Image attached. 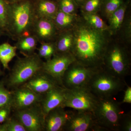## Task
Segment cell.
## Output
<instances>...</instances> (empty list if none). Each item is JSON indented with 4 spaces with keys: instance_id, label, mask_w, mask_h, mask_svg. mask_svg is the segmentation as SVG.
Here are the masks:
<instances>
[{
    "instance_id": "cell-1",
    "label": "cell",
    "mask_w": 131,
    "mask_h": 131,
    "mask_svg": "<svg viewBox=\"0 0 131 131\" xmlns=\"http://www.w3.org/2000/svg\"><path fill=\"white\" fill-rule=\"evenodd\" d=\"M72 31L74 41L71 52L76 61L93 69H103L105 54L113 38L109 31L93 28L81 15Z\"/></svg>"
},
{
    "instance_id": "cell-2",
    "label": "cell",
    "mask_w": 131,
    "mask_h": 131,
    "mask_svg": "<svg viewBox=\"0 0 131 131\" xmlns=\"http://www.w3.org/2000/svg\"><path fill=\"white\" fill-rule=\"evenodd\" d=\"M10 4L9 24L7 35L17 40L31 34L37 16L33 0H21Z\"/></svg>"
},
{
    "instance_id": "cell-3",
    "label": "cell",
    "mask_w": 131,
    "mask_h": 131,
    "mask_svg": "<svg viewBox=\"0 0 131 131\" xmlns=\"http://www.w3.org/2000/svg\"><path fill=\"white\" fill-rule=\"evenodd\" d=\"M130 47L113 37L104 56L103 69L111 74L125 80L130 74Z\"/></svg>"
},
{
    "instance_id": "cell-4",
    "label": "cell",
    "mask_w": 131,
    "mask_h": 131,
    "mask_svg": "<svg viewBox=\"0 0 131 131\" xmlns=\"http://www.w3.org/2000/svg\"><path fill=\"white\" fill-rule=\"evenodd\" d=\"M120 103L113 96L98 98L93 114L97 124L106 131H120L124 114Z\"/></svg>"
},
{
    "instance_id": "cell-5",
    "label": "cell",
    "mask_w": 131,
    "mask_h": 131,
    "mask_svg": "<svg viewBox=\"0 0 131 131\" xmlns=\"http://www.w3.org/2000/svg\"><path fill=\"white\" fill-rule=\"evenodd\" d=\"M43 63L35 53L18 59L8 79V86L14 89L21 86L42 71Z\"/></svg>"
},
{
    "instance_id": "cell-6",
    "label": "cell",
    "mask_w": 131,
    "mask_h": 131,
    "mask_svg": "<svg viewBox=\"0 0 131 131\" xmlns=\"http://www.w3.org/2000/svg\"><path fill=\"white\" fill-rule=\"evenodd\" d=\"M127 86L125 80L107 72L103 69L98 71L87 87L98 98L113 97Z\"/></svg>"
},
{
    "instance_id": "cell-7",
    "label": "cell",
    "mask_w": 131,
    "mask_h": 131,
    "mask_svg": "<svg viewBox=\"0 0 131 131\" xmlns=\"http://www.w3.org/2000/svg\"><path fill=\"white\" fill-rule=\"evenodd\" d=\"M98 100V97L87 87L65 88V98L62 107L93 113Z\"/></svg>"
},
{
    "instance_id": "cell-8",
    "label": "cell",
    "mask_w": 131,
    "mask_h": 131,
    "mask_svg": "<svg viewBox=\"0 0 131 131\" xmlns=\"http://www.w3.org/2000/svg\"><path fill=\"white\" fill-rule=\"evenodd\" d=\"M100 70L87 67L75 61L64 75L63 86L68 89L87 87L93 76Z\"/></svg>"
},
{
    "instance_id": "cell-9",
    "label": "cell",
    "mask_w": 131,
    "mask_h": 131,
    "mask_svg": "<svg viewBox=\"0 0 131 131\" xmlns=\"http://www.w3.org/2000/svg\"><path fill=\"white\" fill-rule=\"evenodd\" d=\"M63 130L106 131L97 124L93 113L75 110L70 111L69 117Z\"/></svg>"
},
{
    "instance_id": "cell-10",
    "label": "cell",
    "mask_w": 131,
    "mask_h": 131,
    "mask_svg": "<svg viewBox=\"0 0 131 131\" xmlns=\"http://www.w3.org/2000/svg\"><path fill=\"white\" fill-rule=\"evenodd\" d=\"M75 61L74 57L71 52L56 53L51 58L44 62L42 71L63 87L62 81L64 75L69 66Z\"/></svg>"
},
{
    "instance_id": "cell-11",
    "label": "cell",
    "mask_w": 131,
    "mask_h": 131,
    "mask_svg": "<svg viewBox=\"0 0 131 131\" xmlns=\"http://www.w3.org/2000/svg\"><path fill=\"white\" fill-rule=\"evenodd\" d=\"M15 117L27 131H40L44 129L45 117L40 105L16 111Z\"/></svg>"
},
{
    "instance_id": "cell-12",
    "label": "cell",
    "mask_w": 131,
    "mask_h": 131,
    "mask_svg": "<svg viewBox=\"0 0 131 131\" xmlns=\"http://www.w3.org/2000/svg\"><path fill=\"white\" fill-rule=\"evenodd\" d=\"M15 89L12 92V105L16 111L40 103L42 100L43 95L35 93L25 87L21 86Z\"/></svg>"
},
{
    "instance_id": "cell-13",
    "label": "cell",
    "mask_w": 131,
    "mask_h": 131,
    "mask_svg": "<svg viewBox=\"0 0 131 131\" xmlns=\"http://www.w3.org/2000/svg\"><path fill=\"white\" fill-rule=\"evenodd\" d=\"M59 32L52 20L37 17L31 34L34 35L38 42L42 43L54 42Z\"/></svg>"
},
{
    "instance_id": "cell-14",
    "label": "cell",
    "mask_w": 131,
    "mask_h": 131,
    "mask_svg": "<svg viewBox=\"0 0 131 131\" xmlns=\"http://www.w3.org/2000/svg\"><path fill=\"white\" fill-rule=\"evenodd\" d=\"M58 86L60 85L54 78L42 71L21 86L37 93L43 95Z\"/></svg>"
},
{
    "instance_id": "cell-15",
    "label": "cell",
    "mask_w": 131,
    "mask_h": 131,
    "mask_svg": "<svg viewBox=\"0 0 131 131\" xmlns=\"http://www.w3.org/2000/svg\"><path fill=\"white\" fill-rule=\"evenodd\" d=\"M65 94V88L58 86L43 94L40 105L45 117L50 111L62 106L64 100Z\"/></svg>"
},
{
    "instance_id": "cell-16",
    "label": "cell",
    "mask_w": 131,
    "mask_h": 131,
    "mask_svg": "<svg viewBox=\"0 0 131 131\" xmlns=\"http://www.w3.org/2000/svg\"><path fill=\"white\" fill-rule=\"evenodd\" d=\"M59 107L50 112L45 118L44 129L46 131H60L63 130L67 123L70 111Z\"/></svg>"
},
{
    "instance_id": "cell-17",
    "label": "cell",
    "mask_w": 131,
    "mask_h": 131,
    "mask_svg": "<svg viewBox=\"0 0 131 131\" xmlns=\"http://www.w3.org/2000/svg\"><path fill=\"white\" fill-rule=\"evenodd\" d=\"M35 14L38 18L52 20L58 11L56 0H33Z\"/></svg>"
},
{
    "instance_id": "cell-18",
    "label": "cell",
    "mask_w": 131,
    "mask_h": 131,
    "mask_svg": "<svg viewBox=\"0 0 131 131\" xmlns=\"http://www.w3.org/2000/svg\"><path fill=\"white\" fill-rule=\"evenodd\" d=\"M131 0H125L123 4L108 18V31L113 37H115L124 21L127 9L131 6Z\"/></svg>"
},
{
    "instance_id": "cell-19",
    "label": "cell",
    "mask_w": 131,
    "mask_h": 131,
    "mask_svg": "<svg viewBox=\"0 0 131 131\" xmlns=\"http://www.w3.org/2000/svg\"><path fill=\"white\" fill-rule=\"evenodd\" d=\"M73 41L74 37L72 29L59 32L54 42L56 53L71 52L73 46Z\"/></svg>"
},
{
    "instance_id": "cell-20",
    "label": "cell",
    "mask_w": 131,
    "mask_h": 131,
    "mask_svg": "<svg viewBox=\"0 0 131 131\" xmlns=\"http://www.w3.org/2000/svg\"><path fill=\"white\" fill-rule=\"evenodd\" d=\"M16 41L15 46L24 56L34 54L39 43L37 38L32 34L22 36Z\"/></svg>"
},
{
    "instance_id": "cell-21",
    "label": "cell",
    "mask_w": 131,
    "mask_h": 131,
    "mask_svg": "<svg viewBox=\"0 0 131 131\" xmlns=\"http://www.w3.org/2000/svg\"><path fill=\"white\" fill-rule=\"evenodd\" d=\"M79 16L78 14H68L58 10L53 21L59 32L62 31L72 29Z\"/></svg>"
},
{
    "instance_id": "cell-22",
    "label": "cell",
    "mask_w": 131,
    "mask_h": 131,
    "mask_svg": "<svg viewBox=\"0 0 131 131\" xmlns=\"http://www.w3.org/2000/svg\"><path fill=\"white\" fill-rule=\"evenodd\" d=\"M130 47L131 43V6L127 10L124 21L117 35L114 37Z\"/></svg>"
},
{
    "instance_id": "cell-23",
    "label": "cell",
    "mask_w": 131,
    "mask_h": 131,
    "mask_svg": "<svg viewBox=\"0 0 131 131\" xmlns=\"http://www.w3.org/2000/svg\"><path fill=\"white\" fill-rule=\"evenodd\" d=\"M17 49L7 42L0 45V62L5 69H9V63L16 56Z\"/></svg>"
},
{
    "instance_id": "cell-24",
    "label": "cell",
    "mask_w": 131,
    "mask_h": 131,
    "mask_svg": "<svg viewBox=\"0 0 131 131\" xmlns=\"http://www.w3.org/2000/svg\"><path fill=\"white\" fill-rule=\"evenodd\" d=\"M81 16L93 28L100 30L108 31L107 24H106L98 13H81Z\"/></svg>"
},
{
    "instance_id": "cell-25",
    "label": "cell",
    "mask_w": 131,
    "mask_h": 131,
    "mask_svg": "<svg viewBox=\"0 0 131 131\" xmlns=\"http://www.w3.org/2000/svg\"><path fill=\"white\" fill-rule=\"evenodd\" d=\"M10 4L0 0V31L3 34H7L9 24Z\"/></svg>"
},
{
    "instance_id": "cell-26",
    "label": "cell",
    "mask_w": 131,
    "mask_h": 131,
    "mask_svg": "<svg viewBox=\"0 0 131 131\" xmlns=\"http://www.w3.org/2000/svg\"><path fill=\"white\" fill-rule=\"evenodd\" d=\"M125 1V0H103L100 12L101 15L107 20Z\"/></svg>"
},
{
    "instance_id": "cell-27",
    "label": "cell",
    "mask_w": 131,
    "mask_h": 131,
    "mask_svg": "<svg viewBox=\"0 0 131 131\" xmlns=\"http://www.w3.org/2000/svg\"><path fill=\"white\" fill-rule=\"evenodd\" d=\"M40 47L38 49V55L40 58L47 60L51 58L56 53L54 42H45L40 43Z\"/></svg>"
},
{
    "instance_id": "cell-28",
    "label": "cell",
    "mask_w": 131,
    "mask_h": 131,
    "mask_svg": "<svg viewBox=\"0 0 131 131\" xmlns=\"http://www.w3.org/2000/svg\"><path fill=\"white\" fill-rule=\"evenodd\" d=\"M58 4L59 10L68 14H78L79 7L74 0H58Z\"/></svg>"
},
{
    "instance_id": "cell-29",
    "label": "cell",
    "mask_w": 131,
    "mask_h": 131,
    "mask_svg": "<svg viewBox=\"0 0 131 131\" xmlns=\"http://www.w3.org/2000/svg\"><path fill=\"white\" fill-rule=\"evenodd\" d=\"M103 0H86L80 8L81 13H98L102 5Z\"/></svg>"
},
{
    "instance_id": "cell-30",
    "label": "cell",
    "mask_w": 131,
    "mask_h": 131,
    "mask_svg": "<svg viewBox=\"0 0 131 131\" xmlns=\"http://www.w3.org/2000/svg\"><path fill=\"white\" fill-rule=\"evenodd\" d=\"M0 131H27L24 126L16 119L8 118L0 124Z\"/></svg>"
},
{
    "instance_id": "cell-31",
    "label": "cell",
    "mask_w": 131,
    "mask_h": 131,
    "mask_svg": "<svg viewBox=\"0 0 131 131\" xmlns=\"http://www.w3.org/2000/svg\"><path fill=\"white\" fill-rule=\"evenodd\" d=\"M12 93L6 89L3 82H0V108L12 104Z\"/></svg>"
},
{
    "instance_id": "cell-32",
    "label": "cell",
    "mask_w": 131,
    "mask_h": 131,
    "mask_svg": "<svg viewBox=\"0 0 131 131\" xmlns=\"http://www.w3.org/2000/svg\"><path fill=\"white\" fill-rule=\"evenodd\" d=\"M120 131H131V114L130 112L124 113L120 124Z\"/></svg>"
},
{
    "instance_id": "cell-33",
    "label": "cell",
    "mask_w": 131,
    "mask_h": 131,
    "mask_svg": "<svg viewBox=\"0 0 131 131\" xmlns=\"http://www.w3.org/2000/svg\"><path fill=\"white\" fill-rule=\"evenodd\" d=\"M12 108V104L0 108V124H2L9 118Z\"/></svg>"
},
{
    "instance_id": "cell-34",
    "label": "cell",
    "mask_w": 131,
    "mask_h": 131,
    "mask_svg": "<svg viewBox=\"0 0 131 131\" xmlns=\"http://www.w3.org/2000/svg\"><path fill=\"white\" fill-rule=\"evenodd\" d=\"M127 88L125 90L124 98L121 103H131V87L127 86Z\"/></svg>"
},
{
    "instance_id": "cell-35",
    "label": "cell",
    "mask_w": 131,
    "mask_h": 131,
    "mask_svg": "<svg viewBox=\"0 0 131 131\" xmlns=\"http://www.w3.org/2000/svg\"><path fill=\"white\" fill-rule=\"evenodd\" d=\"M75 2L77 3L79 8L82 6V5H83V3L85 2L86 0H74Z\"/></svg>"
},
{
    "instance_id": "cell-36",
    "label": "cell",
    "mask_w": 131,
    "mask_h": 131,
    "mask_svg": "<svg viewBox=\"0 0 131 131\" xmlns=\"http://www.w3.org/2000/svg\"><path fill=\"white\" fill-rule=\"evenodd\" d=\"M4 1L9 4H12V3H14L18 2L21 0H4Z\"/></svg>"
},
{
    "instance_id": "cell-37",
    "label": "cell",
    "mask_w": 131,
    "mask_h": 131,
    "mask_svg": "<svg viewBox=\"0 0 131 131\" xmlns=\"http://www.w3.org/2000/svg\"><path fill=\"white\" fill-rule=\"evenodd\" d=\"M2 74V71L1 69V64H0V76Z\"/></svg>"
},
{
    "instance_id": "cell-38",
    "label": "cell",
    "mask_w": 131,
    "mask_h": 131,
    "mask_svg": "<svg viewBox=\"0 0 131 131\" xmlns=\"http://www.w3.org/2000/svg\"><path fill=\"white\" fill-rule=\"evenodd\" d=\"M3 35L2 32H1V31H0V37L2 35Z\"/></svg>"
},
{
    "instance_id": "cell-39",
    "label": "cell",
    "mask_w": 131,
    "mask_h": 131,
    "mask_svg": "<svg viewBox=\"0 0 131 131\" xmlns=\"http://www.w3.org/2000/svg\"><path fill=\"white\" fill-rule=\"evenodd\" d=\"M56 1H58V0H56Z\"/></svg>"
}]
</instances>
